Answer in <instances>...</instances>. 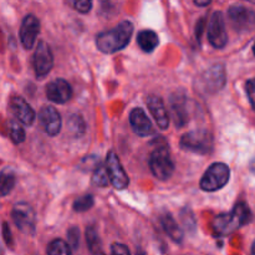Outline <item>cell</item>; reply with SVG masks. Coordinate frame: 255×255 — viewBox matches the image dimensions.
<instances>
[{
	"instance_id": "1",
	"label": "cell",
	"mask_w": 255,
	"mask_h": 255,
	"mask_svg": "<svg viewBox=\"0 0 255 255\" xmlns=\"http://www.w3.org/2000/svg\"><path fill=\"white\" fill-rule=\"evenodd\" d=\"M132 34L133 24L128 20H125L112 30L100 32L96 36V46L104 54H114L127 46Z\"/></svg>"
},
{
	"instance_id": "2",
	"label": "cell",
	"mask_w": 255,
	"mask_h": 255,
	"mask_svg": "<svg viewBox=\"0 0 255 255\" xmlns=\"http://www.w3.org/2000/svg\"><path fill=\"white\" fill-rule=\"evenodd\" d=\"M252 213L244 202L237 204L229 213H222L213 219V232L218 237H226L251 222Z\"/></svg>"
},
{
	"instance_id": "3",
	"label": "cell",
	"mask_w": 255,
	"mask_h": 255,
	"mask_svg": "<svg viewBox=\"0 0 255 255\" xmlns=\"http://www.w3.org/2000/svg\"><path fill=\"white\" fill-rule=\"evenodd\" d=\"M149 168L159 181H167L174 172V162L166 144H159L149 156Z\"/></svg>"
},
{
	"instance_id": "4",
	"label": "cell",
	"mask_w": 255,
	"mask_h": 255,
	"mask_svg": "<svg viewBox=\"0 0 255 255\" xmlns=\"http://www.w3.org/2000/svg\"><path fill=\"white\" fill-rule=\"evenodd\" d=\"M181 147L184 151L197 154H208L213 149V136L207 129H193L184 133L181 138Z\"/></svg>"
},
{
	"instance_id": "5",
	"label": "cell",
	"mask_w": 255,
	"mask_h": 255,
	"mask_svg": "<svg viewBox=\"0 0 255 255\" xmlns=\"http://www.w3.org/2000/svg\"><path fill=\"white\" fill-rule=\"evenodd\" d=\"M231 171L226 163L217 162L206 171L201 179V188L204 192H216L223 188L229 181Z\"/></svg>"
},
{
	"instance_id": "6",
	"label": "cell",
	"mask_w": 255,
	"mask_h": 255,
	"mask_svg": "<svg viewBox=\"0 0 255 255\" xmlns=\"http://www.w3.org/2000/svg\"><path fill=\"white\" fill-rule=\"evenodd\" d=\"M105 168H106L107 176H109V181L111 182V184L115 188L119 189V191H122V189H125L128 186V176L125 172L119 157H117V154L114 151H110L107 153Z\"/></svg>"
},
{
	"instance_id": "7",
	"label": "cell",
	"mask_w": 255,
	"mask_h": 255,
	"mask_svg": "<svg viewBox=\"0 0 255 255\" xmlns=\"http://www.w3.org/2000/svg\"><path fill=\"white\" fill-rule=\"evenodd\" d=\"M11 218L14 221L15 226L22 233L34 234L36 219H35V213L30 204L25 203V202H20V203L15 204L11 211Z\"/></svg>"
},
{
	"instance_id": "8",
	"label": "cell",
	"mask_w": 255,
	"mask_h": 255,
	"mask_svg": "<svg viewBox=\"0 0 255 255\" xmlns=\"http://www.w3.org/2000/svg\"><path fill=\"white\" fill-rule=\"evenodd\" d=\"M208 40L216 49H223L228 42L226 21L222 11H214L212 14L208 24Z\"/></svg>"
},
{
	"instance_id": "9",
	"label": "cell",
	"mask_w": 255,
	"mask_h": 255,
	"mask_svg": "<svg viewBox=\"0 0 255 255\" xmlns=\"http://www.w3.org/2000/svg\"><path fill=\"white\" fill-rule=\"evenodd\" d=\"M228 15L232 25L238 31H251L255 27V12L243 5H232Z\"/></svg>"
},
{
	"instance_id": "10",
	"label": "cell",
	"mask_w": 255,
	"mask_h": 255,
	"mask_svg": "<svg viewBox=\"0 0 255 255\" xmlns=\"http://www.w3.org/2000/svg\"><path fill=\"white\" fill-rule=\"evenodd\" d=\"M34 64L35 74L37 77H44L51 71L54 66V55H52L51 49L45 41H40L37 44L36 50L34 52Z\"/></svg>"
},
{
	"instance_id": "11",
	"label": "cell",
	"mask_w": 255,
	"mask_h": 255,
	"mask_svg": "<svg viewBox=\"0 0 255 255\" xmlns=\"http://www.w3.org/2000/svg\"><path fill=\"white\" fill-rule=\"evenodd\" d=\"M40 31V21L35 15L30 14L24 17L20 26V40L24 49L31 50Z\"/></svg>"
},
{
	"instance_id": "12",
	"label": "cell",
	"mask_w": 255,
	"mask_h": 255,
	"mask_svg": "<svg viewBox=\"0 0 255 255\" xmlns=\"http://www.w3.org/2000/svg\"><path fill=\"white\" fill-rule=\"evenodd\" d=\"M39 121L49 136H56L62 126V120L57 110L52 106H44L39 111Z\"/></svg>"
},
{
	"instance_id": "13",
	"label": "cell",
	"mask_w": 255,
	"mask_h": 255,
	"mask_svg": "<svg viewBox=\"0 0 255 255\" xmlns=\"http://www.w3.org/2000/svg\"><path fill=\"white\" fill-rule=\"evenodd\" d=\"M46 96L55 104H66L72 96L71 85L64 79H56L49 82L46 86Z\"/></svg>"
},
{
	"instance_id": "14",
	"label": "cell",
	"mask_w": 255,
	"mask_h": 255,
	"mask_svg": "<svg viewBox=\"0 0 255 255\" xmlns=\"http://www.w3.org/2000/svg\"><path fill=\"white\" fill-rule=\"evenodd\" d=\"M203 86L207 92H214L221 91L226 85V71H224L223 65H214V66L209 67L203 75Z\"/></svg>"
},
{
	"instance_id": "15",
	"label": "cell",
	"mask_w": 255,
	"mask_h": 255,
	"mask_svg": "<svg viewBox=\"0 0 255 255\" xmlns=\"http://www.w3.org/2000/svg\"><path fill=\"white\" fill-rule=\"evenodd\" d=\"M10 110L15 119H17V121L26 126H31L36 119V115H35L32 107L20 96H14L10 100Z\"/></svg>"
},
{
	"instance_id": "16",
	"label": "cell",
	"mask_w": 255,
	"mask_h": 255,
	"mask_svg": "<svg viewBox=\"0 0 255 255\" xmlns=\"http://www.w3.org/2000/svg\"><path fill=\"white\" fill-rule=\"evenodd\" d=\"M147 107L149 109V112L152 114L153 119L156 120L157 126L161 129H167L169 126V115L167 112L166 106L163 104V100L158 96H151L147 97L146 100Z\"/></svg>"
},
{
	"instance_id": "17",
	"label": "cell",
	"mask_w": 255,
	"mask_h": 255,
	"mask_svg": "<svg viewBox=\"0 0 255 255\" xmlns=\"http://www.w3.org/2000/svg\"><path fill=\"white\" fill-rule=\"evenodd\" d=\"M129 124L136 134L147 137L153 133V125L142 109H133L129 114Z\"/></svg>"
},
{
	"instance_id": "18",
	"label": "cell",
	"mask_w": 255,
	"mask_h": 255,
	"mask_svg": "<svg viewBox=\"0 0 255 255\" xmlns=\"http://www.w3.org/2000/svg\"><path fill=\"white\" fill-rule=\"evenodd\" d=\"M171 114L177 127H183L188 122L187 100L184 95L176 92L171 97Z\"/></svg>"
},
{
	"instance_id": "19",
	"label": "cell",
	"mask_w": 255,
	"mask_h": 255,
	"mask_svg": "<svg viewBox=\"0 0 255 255\" xmlns=\"http://www.w3.org/2000/svg\"><path fill=\"white\" fill-rule=\"evenodd\" d=\"M162 227H163L164 232H166L167 236L172 239L176 243H182L183 241V231L179 228V226L177 224V222L174 221L173 217L169 213H166L162 217Z\"/></svg>"
},
{
	"instance_id": "20",
	"label": "cell",
	"mask_w": 255,
	"mask_h": 255,
	"mask_svg": "<svg viewBox=\"0 0 255 255\" xmlns=\"http://www.w3.org/2000/svg\"><path fill=\"white\" fill-rule=\"evenodd\" d=\"M137 44L144 52H152L158 45V36L153 30H142L137 35Z\"/></svg>"
},
{
	"instance_id": "21",
	"label": "cell",
	"mask_w": 255,
	"mask_h": 255,
	"mask_svg": "<svg viewBox=\"0 0 255 255\" xmlns=\"http://www.w3.org/2000/svg\"><path fill=\"white\" fill-rule=\"evenodd\" d=\"M15 173L11 169H4L0 172V197H5L12 191L15 187Z\"/></svg>"
},
{
	"instance_id": "22",
	"label": "cell",
	"mask_w": 255,
	"mask_h": 255,
	"mask_svg": "<svg viewBox=\"0 0 255 255\" xmlns=\"http://www.w3.org/2000/svg\"><path fill=\"white\" fill-rule=\"evenodd\" d=\"M7 127V133H9V137L11 138V141L14 142L15 144L22 143L25 141V134L24 128H22L21 125L16 121V120H9L6 124Z\"/></svg>"
},
{
	"instance_id": "23",
	"label": "cell",
	"mask_w": 255,
	"mask_h": 255,
	"mask_svg": "<svg viewBox=\"0 0 255 255\" xmlns=\"http://www.w3.org/2000/svg\"><path fill=\"white\" fill-rule=\"evenodd\" d=\"M47 255H72L71 248L62 239H54L47 247Z\"/></svg>"
},
{
	"instance_id": "24",
	"label": "cell",
	"mask_w": 255,
	"mask_h": 255,
	"mask_svg": "<svg viewBox=\"0 0 255 255\" xmlns=\"http://www.w3.org/2000/svg\"><path fill=\"white\" fill-rule=\"evenodd\" d=\"M92 183L97 187H101V188L109 186V176H107L106 168H105L104 164L97 163V166L95 167L94 173H92Z\"/></svg>"
},
{
	"instance_id": "25",
	"label": "cell",
	"mask_w": 255,
	"mask_h": 255,
	"mask_svg": "<svg viewBox=\"0 0 255 255\" xmlns=\"http://www.w3.org/2000/svg\"><path fill=\"white\" fill-rule=\"evenodd\" d=\"M86 242L87 247H89L90 251L94 254L100 253V249H101V242H100L99 234H97V231L94 228V227H89L86 229Z\"/></svg>"
},
{
	"instance_id": "26",
	"label": "cell",
	"mask_w": 255,
	"mask_h": 255,
	"mask_svg": "<svg viewBox=\"0 0 255 255\" xmlns=\"http://www.w3.org/2000/svg\"><path fill=\"white\" fill-rule=\"evenodd\" d=\"M67 126H69L70 132L76 137L82 136L85 133V128H86L84 119L81 116H77V115H74V116L70 117Z\"/></svg>"
},
{
	"instance_id": "27",
	"label": "cell",
	"mask_w": 255,
	"mask_h": 255,
	"mask_svg": "<svg viewBox=\"0 0 255 255\" xmlns=\"http://www.w3.org/2000/svg\"><path fill=\"white\" fill-rule=\"evenodd\" d=\"M95 204L94 197L91 194H85V196L80 197L76 201L74 202V211L79 212V213H82V212L89 211L90 208H92Z\"/></svg>"
},
{
	"instance_id": "28",
	"label": "cell",
	"mask_w": 255,
	"mask_h": 255,
	"mask_svg": "<svg viewBox=\"0 0 255 255\" xmlns=\"http://www.w3.org/2000/svg\"><path fill=\"white\" fill-rule=\"evenodd\" d=\"M67 242H69V247L71 246V248L74 249H77V247H79V243H80V232H79V228H76V227H71V228L69 229V232H67Z\"/></svg>"
},
{
	"instance_id": "29",
	"label": "cell",
	"mask_w": 255,
	"mask_h": 255,
	"mask_svg": "<svg viewBox=\"0 0 255 255\" xmlns=\"http://www.w3.org/2000/svg\"><path fill=\"white\" fill-rule=\"evenodd\" d=\"M246 91L248 95L249 102H251L252 107L255 111V79H251L247 81L246 84Z\"/></svg>"
},
{
	"instance_id": "30",
	"label": "cell",
	"mask_w": 255,
	"mask_h": 255,
	"mask_svg": "<svg viewBox=\"0 0 255 255\" xmlns=\"http://www.w3.org/2000/svg\"><path fill=\"white\" fill-rule=\"evenodd\" d=\"M74 6L79 12L86 14V12L91 10L92 1H90V0H77V1L74 2Z\"/></svg>"
},
{
	"instance_id": "31",
	"label": "cell",
	"mask_w": 255,
	"mask_h": 255,
	"mask_svg": "<svg viewBox=\"0 0 255 255\" xmlns=\"http://www.w3.org/2000/svg\"><path fill=\"white\" fill-rule=\"evenodd\" d=\"M111 255H131V253L125 244L114 243L111 246Z\"/></svg>"
},
{
	"instance_id": "32",
	"label": "cell",
	"mask_w": 255,
	"mask_h": 255,
	"mask_svg": "<svg viewBox=\"0 0 255 255\" xmlns=\"http://www.w3.org/2000/svg\"><path fill=\"white\" fill-rule=\"evenodd\" d=\"M2 234H4L5 242H6L7 246H11L12 237H11V232H10V228H9V226H7V223L2 224Z\"/></svg>"
},
{
	"instance_id": "33",
	"label": "cell",
	"mask_w": 255,
	"mask_h": 255,
	"mask_svg": "<svg viewBox=\"0 0 255 255\" xmlns=\"http://www.w3.org/2000/svg\"><path fill=\"white\" fill-rule=\"evenodd\" d=\"M203 29H204V21H203V19H202L196 26V36L198 40L201 39V34H202V31H203Z\"/></svg>"
},
{
	"instance_id": "34",
	"label": "cell",
	"mask_w": 255,
	"mask_h": 255,
	"mask_svg": "<svg viewBox=\"0 0 255 255\" xmlns=\"http://www.w3.org/2000/svg\"><path fill=\"white\" fill-rule=\"evenodd\" d=\"M194 4L197 5V6H207V5L211 4V1H194Z\"/></svg>"
},
{
	"instance_id": "35",
	"label": "cell",
	"mask_w": 255,
	"mask_h": 255,
	"mask_svg": "<svg viewBox=\"0 0 255 255\" xmlns=\"http://www.w3.org/2000/svg\"><path fill=\"white\" fill-rule=\"evenodd\" d=\"M183 219H186V218H183ZM191 222H192V224H193V226H196V222H194V219H193V217H191ZM183 223H184V226H187V228H189V221H183Z\"/></svg>"
},
{
	"instance_id": "36",
	"label": "cell",
	"mask_w": 255,
	"mask_h": 255,
	"mask_svg": "<svg viewBox=\"0 0 255 255\" xmlns=\"http://www.w3.org/2000/svg\"><path fill=\"white\" fill-rule=\"evenodd\" d=\"M136 255H147V253H144L143 251H141V249H138V251H137Z\"/></svg>"
},
{
	"instance_id": "37",
	"label": "cell",
	"mask_w": 255,
	"mask_h": 255,
	"mask_svg": "<svg viewBox=\"0 0 255 255\" xmlns=\"http://www.w3.org/2000/svg\"><path fill=\"white\" fill-rule=\"evenodd\" d=\"M252 255H255V242L253 243V247H252Z\"/></svg>"
},
{
	"instance_id": "38",
	"label": "cell",
	"mask_w": 255,
	"mask_h": 255,
	"mask_svg": "<svg viewBox=\"0 0 255 255\" xmlns=\"http://www.w3.org/2000/svg\"><path fill=\"white\" fill-rule=\"evenodd\" d=\"M253 52H254V55H255V42H254V45H253Z\"/></svg>"
},
{
	"instance_id": "39",
	"label": "cell",
	"mask_w": 255,
	"mask_h": 255,
	"mask_svg": "<svg viewBox=\"0 0 255 255\" xmlns=\"http://www.w3.org/2000/svg\"><path fill=\"white\" fill-rule=\"evenodd\" d=\"M95 255H105L104 253H101V252H100V253H97V254H95Z\"/></svg>"
}]
</instances>
